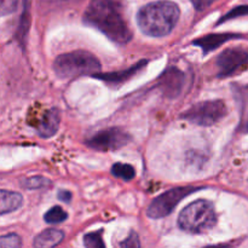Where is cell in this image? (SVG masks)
Instances as JSON below:
<instances>
[{
	"label": "cell",
	"mask_w": 248,
	"mask_h": 248,
	"mask_svg": "<svg viewBox=\"0 0 248 248\" xmlns=\"http://www.w3.org/2000/svg\"><path fill=\"white\" fill-rule=\"evenodd\" d=\"M216 65L219 78L240 74L248 67V51L242 47L227 48L218 56Z\"/></svg>",
	"instance_id": "obj_7"
},
{
	"label": "cell",
	"mask_w": 248,
	"mask_h": 248,
	"mask_svg": "<svg viewBox=\"0 0 248 248\" xmlns=\"http://www.w3.org/2000/svg\"><path fill=\"white\" fill-rule=\"evenodd\" d=\"M72 196V193L68 190H61L60 193H58V199H60L61 201H63V202H70Z\"/></svg>",
	"instance_id": "obj_24"
},
{
	"label": "cell",
	"mask_w": 248,
	"mask_h": 248,
	"mask_svg": "<svg viewBox=\"0 0 248 248\" xmlns=\"http://www.w3.org/2000/svg\"><path fill=\"white\" fill-rule=\"evenodd\" d=\"M48 186H51V181L43 176L29 177V178L23 179V182H22V186L26 189H41L46 188Z\"/></svg>",
	"instance_id": "obj_17"
},
{
	"label": "cell",
	"mask_w": 248,
	"mask_h": 248,
	"mask_svg": "<svg viewBox=\"0 0 248 248\" xmlns=\"http://www.w3.org/2000/svg\"><path fill=\"white\" fill-rule=\"evenodd\" d=\"M64 237V232L58 229H46L41 232L34 240V247L44 248V247H55L62 242Z\"/></svg>",
	"instance_id": "obj_12"
},
{
	"label": "cell",
	"mask_w": 248,
	"mask_h": 248,
	"mask_svg": "<svg viewBox=\"0 0 248 248\" xmlns=\"http://www.w3.org/2000/svg\"><path fill=\"white\" fill-rule=\"evenodd\" d=\"M18 5L19 0H0V17L14 14Z\"/></svg>",
	"instance_id": "obj_20"
},
{
	"label": "cell",
	"mask_w": 248,
	"mask_h": 248,
	"mask_svg": "<svg viewBox=\"0 0 248 248\" xmlns=\"http://www.w3.org/2000/svg\"><path fill=\"white\" fill-rule=\"evenodd\" d=\"M227 113L228 108L224 102L216 99V101H205L194 104L191 108L184 111L182 118L196 125L211 126L222 120Z\"/></svg>",
	"instance_id": "obj_5"
},
{
	"label": "cell",
	"mask_w": 248,
	"mask_h": 248,
	"mask_svg": "<svg viewBox=\"0 0 248 248\" xmlns=\"http://www.w3.org/2000/svg\"><path fill=\"white\" fill-rule=\"evenodd\" d=\"M196 190L198 189L193 188V186H182V188H174L161 194L156 199H154L149 205L147 211L148 216L153 219L167 217L169 215H171L172 211L177 207V205L184 198H186Z\"/></svg>",
	"instance_id": "obj_6"
},
{
	"label": "cell",
	"mask_w": 248,
	"mask_h": 248,
	"mask_svg": "<svg viewBox=\"0 0 248 248\" xmlns=\"http://www.w3.org/2000/svg\"><path fill=\"white\" fill-rule=\"evenodd\" d=\"M147 62L145 61H142V62L137 63L135 67L130 68L127 70H123V72H118V73H108V74H103V75H98V74H93L92 77H96L98 79L106 80L107 82H116V84H120V82L125 81V80L130 79L132 75H135L136 73L140 72L143 67H145Z\"/></svg>",
	"instance_id": "obj_14"
},
{
	"label": "cell",
	"mask_w": 248,
	"mask_h": 248,
	"mask_svg": "<svg viewBox=\"0 0 248 248\" xmlns=\"http://www.w3.org/2000/svg\"><path fill=\"white\" fill-rule=\"evenodd\" d=\"M84 22L119 45H125L132 39L123 0H92L84 14Z\"/></svg>",
	"instance_id": "obj_1"
},
{
	"label": "cell",
	"mask_w": 248,
	"mask_h": 248,
	"mask_svg": "<svg viewBox=\"0 0 248 248\" xmlns=\"http://www.w3.org/2000/svg\"><path fill=\"white\" fill-rule=\"evenodd\" d=\"M245 15H248V5H241V6H237L235 9H232V11L228 12L219 22H224L228 21V19H232L236 18V17L240 16H245Z\"/></svg>",
	"instance_id": "obj_21"
},
{
	"label": "cell",
	"mask_w": 248,
	"mask_h": 248,
	"mask_svg": "<svg viewBox=\"0 0 248 248\" xmlns=\"http://www.w3.org/2000/svg\"><path fill=\"white\" fill-rule=\"evenodd\" d=\"M84 244L85 246L89 248H104L106 244L102 239V230L96 232H90V234L84 236Z\"/></svg>",
	"instance_id": "obj_18"
},
{
	"label": "cell",
	"mask_w": 248,
	"mask_h": 248,
	"mask_svg": "<svg viewBox=\"0 0 248 248\" xmlns=\"http://www.w3.org/2000/svg\"><path fill=\"white\" fill-rule=\"evenodd\" d=\"M23 203V198L16 191L1 190L0 189V216L15 212Z\"/></svg>",
	"instance_id": "obj_11"
},
{
	"label": "cell",
	"mask_w": 248,
	"mask_h": 248,
	"mask_svg": "<svg viewBox=\"0 0 248 248\" xmlns=\"http://www.w3.org/2000/svg\"><path fill=\"white\" fill-rule=\"evenodd\" d=\"M217 223L215 206L207 200H196L181 212L178 225L189 234H201L212 229Z\"/></svg>",
	"instance_id": "obj_3"
},
{
	"label": "cell",
	"mask_w": 248,
	"mask_h": 248,
	"mask_svg": "<svg viewBox=\"0 0 248 248\" xmlns=\"http://www.w3.org/2000/svg\"><path fill=\"white\" fill-rule=\"evenodd\" d=\"M22 246L21 237L16 234H7L0 236V248H17Z\"/></svg>",
	"instance_id": "obj_19"
},
{
	"label": "cell",
	"mask_w": 248,
	"mask_h": 248,
	"mask_svg": "<svg viewBox=\"0 0 248 248\" xmlns=\"http://www.w3.org/2000/svg\"><path fill=\"white\" fill-rule=\"evenodd\" d=\"M130 140L131 136L127 132L121 128L110 127L98 131L96 135L86 140V144L98 152H110L125 147L130 143Z\"/></svg>",
	"instance_id": "obj_8"
},
{
	"label": "cell",
	"mask_w": 248,
	"mask_h": 248,
	"mask_svg": "<svg viewBox=\"0 0 248 248\" xmlns=\"http://www.w3.org/2000/svg\"><path fill=\"white\" fill-rule=\"evenodd\" d=\"M111 174L116 178H121L124 181H131L135 178L136 172L131 165L127 164H115L111 167Z\"/></svg>",
	"instance_id": "obj_15"
},
{
	"label": "cell",
	"mask_w": 248,
	"mask_h": 248,
	"mask_svg": "<svg viewBox=\"0 0 248 248\" xmlns=\"http://www.w3.org/2000/svg\"><path fill=\"white\" fill-rule=\"evenodd\" d=\"M121 247H127V248H133V247H140V242L138 240V236L136 232H131L130 236L125 240L124 242L120 244Z\"/></svg>",
	"instance_id": "obj_22"
},
{
	"label": "cell",
	"mask_w": 248,
	"mask_h": 248,
	"mask_svg": "<svg viewBox=\"0 0 248 248\" xmlns=\"http://www.w3.org/2000/svg\"><path fill=\"white\" fill-rule=\"evenodd\" d=\"M179 15L181 11L176 2L161 0L143 6L137 14V23L145 35L161 38L173 31Z\"/></svg>",
	"instance_id": "obj_2"
},
{
	"label": "cell",
	"mask_w": 248,
	"mask_h": 248,
	"mask_svg": "<svg viewBox=\"0 0 248 248\" xmlns=\"http://www.w3.org/2000/svg\"><path fill=\"white\" fill-rule=\"evenodd\" d=\"M162 92L169 97L178 96L183 86V74L177 68H171L164 73L160 82Z\"/></svg>",
	"instance_id": "obj_9"
},
{
	"label": "cell",
	"mask_w": 248,
	"mask_h": 248,
	"mask_svg": "<svg viewBox=\"0 0 248 248\" xmlns=\"http://www.w3.org/2000/svg\"><path fill=\"white\" fill-rule=\"evenodd\" d=\"M61 123V114L57 109H50L46 111L43 120L39 123L36 131L41 138H50L57 133Z\"/></svg>",
	"instance_id": "obj_10"
},
{
	"label": "cell",
	"mask_w": 248,
	"mask_h": 248,
	"mask_svg": "<svg viewBox=\"0 0 248 248\" xmlns=\"http://www.w3.org/2000/svg\"><path fill=\"white\" fill-rule=\"evenodd\" d=\"M101 69V63L96 56L87 51H73L58 56L53 63L56 75L62 79L79 77V75L92 74Z\"/></svg>",
	"instance_id": "obj_4"
},
{
	"label": "cell",
	"mask_w": 248,
	"mask_h": 248,
	"mask_svg": "<svg viewBox=\"0 0 248 248\" xmlns=\"http://www.w3.org/2000/svg\"><path fill=\"white\" fill-rule=\"evenodd\" d=\"M234 38H237V35H235V34H213V35H208L202 39H199V40H196L194 44L200 46V47H202L203 52L207 53L210 52V51H213L215 48H217L218 46L222 45L225 41Z\"/></svg>",
	"instance_id": "obj_13"
},
{
	"label": "cell",
	"mask_w": 248,
	"mask_h": 248,
	"mask_svg": "<svg viewBox=\"0 0 248 248\" xmlns=\"http://www.w3.org/2000/svg\"><path fill=\"white\" fill-rule=\"evenodd\" d=\"M67 218V212L62 207H60V206H55V207L50 208L45 213V216H44V219L48 224H60V223L64 222Z\"/></svg>",
	"instance_id": "obj_16"
},
{
	"label": "cell",
	"mask_w": 248,
	"mask_h": 248,
	"mask_svg": "<svg viewBox=\"0 0 248 248\" xmlns=\"http://www.w3.org/2000/svg\"><path fill=\"white\" fill-rule=\"evenodd\" d=\"M216 1H217V0H191L194 7H195L198 11H203V10L210 7L212 4H215Z\"/></svg>",
	"instance_id": "obj_23"
}]
</instances>
